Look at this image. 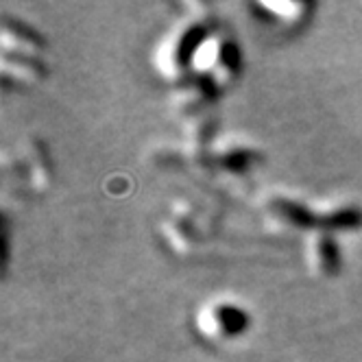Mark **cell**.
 <instances>
[{"label":"cell","mask_w":362,"mask_h":362,"mask_svg":"<svg viewBox=\"0 0 362 362\" xmlns=\"http://www.w3.org/2000/svg\"><path fill=\"white\" fill-rule=\"evenodd\" d=\"M275 212L281 214L284 218H288L291 223L301 225V227H313V225L323 227V218L313 216L305 208H301V205H297V203H291V201H277L275 203Z\"/></svg>","instance_id":"cell-1"},{"label":"cell","mask_w":362,"mask_h":362,"mask_svg":"<svg viewBox=\"0 0 362 362\" xmlns=\"http://www.w3.org/2000/svg\"><path fill=\"white\" fill-rule=\"evenodd\" d=\"M360 225H362V212L356 208H345L323 218V227L327 229H354Z\"/></svg>","instance_id":"cell-2"},{"label":"cell","mask_w":362,"mask_h":362,"mask_svg":"<svg viewBox=\"0 0 362 362\" xmlns=\"http://www.w3.org/2000/svg\"><path fill=\"white\" fill-rule=\"evenodd\" d=\"M319 257H321V264L325 269V273L334 275L339 273L341 269V255H339V247L332 238H321L319 240Z\"/></svg>","instance_id":"cell-3"},{"label":"cell","mask_w":362,"mask_h":362,"mask_svg":"<svg viewBox=\"0 0 362 362\" xmlns=\"http://www.w3.org/2000/svg\"><path fill=\"white\" fill-rule=\"evenodd\" d=\"M216 319L221 321V327L227 334H236L238 329H243L247 325V317L236 308H218L216 310Z\"/></svg>","instance_id":"cell-4"},{"label":"cell","mask_w":362,"mask_h":362,"mask_svg":"<svg viewBox=\"0 0 362 362\" xmlns=\"http://www.w3.org/2000/svg\"><path fill=\"white\" fill-rule=\"evenodd\" d=\"M203 35H205V31L201 27H194V29H190L184 35V40H181V44H179V50H177V57H179L181 64L188 62V57L192 55V50L199 46V42L203 40Z\"/></svg>","instance_id":"cell-5"}]
</instances>
